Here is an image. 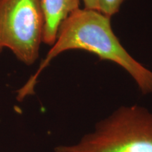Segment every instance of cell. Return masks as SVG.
<instances>
[{"label": "cell", "mask_w": 152, "mask_h": 152, "mask_svg": "<svg viewBox=\"0 0 152 152\" xmlns=\"http://www.w3.org/2000/svg\"><path fill=\"white\" fill-rule=\"evenodd\" d=\"M45 28L42 42L54 45L61 23L74 11L80 9V0H41Z\"/></svg>", "instance_id": "obj_4"}, {"label": "cell", "mask_w": 152, "mask_h": 152, "mask_svg": "<svg viewBox=\"0 0 152 152\" xmlns=\"http://www.w3.org/2000/svg\"><path fill=\"white\" fill-rule=\"evenodd\" d=\"M109 17L96 10L78 9L61 23L54 45L39 68L27 83L17 92L21 102L35 94V87L42 72L55 57L72 49H80L96 54L100 60L115 63L135 81L142 94L152 93V71L134 59L122 46L111 28Z\"/></svg>", "instance_id": "obj_1"}, {"label": "cell", "mask_w": 152, "mask_h": 152, "mask_svg": "<svg viewBox=\"0 0 152 152\" xmlns=\"http://www.w3.org/2000/svg\"><path fill=\"white\" fill-rule=\"evenodd\" d=\"M56 152H152V111L138 105L121 106L94 130Z\"/></svg>", "instance_id": "obj_2"}, {"label": "cell", "mask_w": 152, "mask_h": 152, "mask_svg": "<svg viewBox=\"0 0 152 152\" xmlns=\"http://www.w3.org/2000/svg\"><path fill=\"white\" fill-rule=\"evenodd\" d=\"M124 0H98L99 11L109 18L119 11Z\"/></svg>", "instance_id": "obj_5"}, {"label": "cell", "mask_w": 152, "mask_h": 152, "mask_svg": "<svg viewBox=\"0 0 152 152\" xmlns=\"http://www.w3.org/2000/svg\"><path fill=\"white\" fill-rule=\"evenodd\" d=\"M85 4V9H92V10L99 11L98 0H83Z\"/></svg>", "instance_id": "obj_6"}, {"label": "cell", "mask_w": 152, "mask_h": 152, "mask_svg": "<svg viewBox=\"0 0 152 152\" xmlns=\"http://www.w3.org/2000/svg\"><path fill=\"white\" fill-rule=\"evenodd\" d=\"M44 28L41 0H0V54L7 48L32 65L39 57Z\"/></svg>", "instance_id": "obj_3"}]
</instances>
